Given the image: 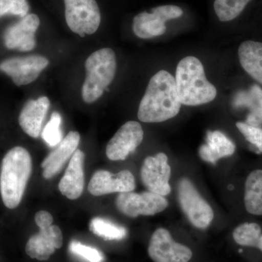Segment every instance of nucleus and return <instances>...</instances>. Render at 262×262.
Segmentation results:
<instances>
[{
  "label": "nucleus",
  "mask_w": 262,
  "mask_h": 262,
  "mask_svg": "<svg viewBox=\"0 0 262 262\" xmlns=\"http://www.w3.org/2000/svg\"><path fill=\"white\" fill-rule=\"evenodd\" d=\"M182 103L176 88L175 78L165 70L155 74L146 88L138 112L144 122H162L177 116Z\"/></svg>",
  "instance_id": "1"
},
{
  "label": "nucleus",
  "mask_w": 262,
  "mask_h": 262,
  "mask_svg": "<svg viewBox=\"0 0 262 262\" xmlns=\"http://www.w3.org/2000/svg\"><path fill=\"white\" fill-rule=\"evenodd\" d=\"M29 5L27 0H0V18L13 15L24 18L28 15Z\"/></svg>",
  "instance_id": "28"
},
{
  "label": "nucleus",
  "mask_w": 262,
  "mask_h": 262,
  "mask_svg": "<svg viewBox=\"0 0 262 262\" xmlns=\"http://www.w3.org/2000/svg\"><path fill=\"white\" fill-rule=\"evenodd\" d=\"M69 248L71 253L89 262H103L104 260L101 251L94 247L81 244L78 241H72Z\"/></svg>",
  "instance_id": "27"
},
{
  "label": "nucleus",
  "mask_w": 262,
  "mask_h": 262,
  "mask_svg": "<svg viewBox=\"0 0 262 262\" xmlns=\"http://www.w3.org/2000/svg\"><path fill=\"white\" fill-rule=\"evenodd\" d=\"M171 169L168 163V157L160 152L155 156L147 157L141 170V178L149 192L166 196L171 191L169 180Z\"/></svg>",
  "instance_id": "11"
},
{
  "label": "nucleus",
  "mask_w": 262,
  "mask_h": 262,
  "mask_svg": "<svg viewBox=\"0 0 262 262\" xmlns=\"http://www.w3.org/2000/svg\"><path fill=\"white\" fill-rule=\"evenodd\" d=\"M245 208L248 213L262 215V170H253L246 179L244 193Z\"/></svg>",
  "instance_id": "22"
},
{
  "label": "nucleus",
  "mask_w": 262,
  "mask_h": 262,
  "mask_svg": "<svg viewBox=\"0 0 262 262\" xmlns=\"http://www.w3.org/2000/svg\"><path fill=\"white\" fill-rule=\"evenodd\" d=\"M32 170V158L25 148L15 146L5 155L0 171V192L7 208L14 209L19 206Z\"/></svg>",
  "instance_id": "2"
},
{
  "label": "nucleus",
  "mask_w": 262,
  "mask_h": 262,
  "mask_svg": "<svg viewBox=\"0 0 262 262\" xmlns=\"http://www.w3.org/2000/svg\"><path fill=\"white\" fill-rule=\"evenodd\" d=\"M86 77L82 88V97L91 103L101 98L113 82L117 70L116 56L110 48H102L93 53L84 64Z\"/></svg>",
  "instance_id": "4"
},
{
  "label": "nucleus",
  "mask_w": 262,
  "mask_h": 262,
  "mask_svg": "<svg viewBox=\"0 0 262 262\" xmlns=\"http://www.w3.org/2000/svg\"><path fill=\"white\" fill-rule=\"evenodd\" d=\"M183 15L182 8L176 5H162L151 10V13L142 12L136 15L133 21V31L138 37L150 39L163 35L166 32L165 22L178 18Z\"/></svg>",
  "instance_id": "8"
},
{
  "label": "nucleus",
  "mask_w": 262,
  "mask_h": 262,
  "mask_svg": "<svg viewBox=\"0 0 262 262\" xmlns=\"http://www.w3.org/2000/svg\"><path fill=\"white\" fill-rule=\"evenodd\" d=\"M251 0H215V14L221 21H230L237 18Z\"/></svg>",
  "instance_id": "25"
},
{
  "label": "nucleus",
  "mask_w": 262,
  "mask_h": 262,
  "mask_svg": "<svg viewBox=\"0 0 262 262\" xmlns=\"http://www.w3.org/2000/svg\"><path fill=\"white\" fill-rule=\"evenodd\" d=\"M80 136L77 131H71L56 149L51 151L43 160L41 167L42 176L46 179H51L61 171L67 160L72 158L80 144Z\"/></svg>",
  "instance_id": "16"
},
{
  "label": "nucleus",
  "mask_w": 262,
  "mask_h": 262,
  "mask_svg": "<svg viewBox=\"0 0 262 262\" xmlns=\"http://www.w3.org/2000/svg\"><path fill=\"white\" fill-rule=\"evenodd\" d=\"M49 98L46 96L37 100H29L24 105L18 117L19 125L22 130L32 138L39 137L42 125L50 108Z\"/></svg>",
  "instance_id": "18"
},
{
  "label": "nucleus",
  "mask_w": 262,
  "mask_h": 262,
  "mask_svg": "<svg viewBox=\"0 0 262 262\" xmlns=\"http://www.w3.org/2000/svg\"><path fill=\"white\" fill-rule=\"evenodd\" d=\"M90 230L96 235L108 241L122 239L127 235L126 229L100 217L93 219L90 224Z\"/></svg>",
  "instance_id": "23"
},
{
  "label": "nucleus",
  "mask_w": 262,
  "mask_h": 262,
  "mask_svg": "<svg viewBox=\"0 0 262 262\" xmlns=\"http://www.w3.org/2000/svg\"><path fill=\"white\" fill-rule=\"evenodd\" d=\"M178 198L182 211L194 227L204 229L211 225L214 217L213 209L189 179L179 181Z\"/></svg>",
  "instance_id": "6"
},
{
  "label": "nucleus",
  "mask_w": 262,
  "mask_h": 262,
  "mask_svg": "<svg viewBox=\"0 0 262 262\" xmlns=\"http://www.w3.org/2000/svg\"><path fill=\"white\" fill-rule=\"evenodd\" d=\"M261 235V227L256 223L242 224L234 229V241L245 247L258 248Z\"/></svg>",
  "instance_id": "24"
},
{
  "label": "nucleus",
  "mask_w": 262,
  "mask_h": 262,
  "mask_svg": "<svg viewBox=\"0 0 262 262\" xmlns=\"http://www.w3.org/2000/svg\"><path fill=\"white\" fill-rule=\"evenodd\" d=\"M236 126L246 140L256 146L258 151L262 153V128L243 122H237Z\"/></svg>",
  "instance_id": "29"
},
{
  "label": "nucleus",
  "mask_w": 262,
  "mask_h": 262,
  "mask_svg": "<svg viewBox=\"0 0 262 262\" xmlns=\"http://www.w3.org/2000/svg\"><path fill=\"white\" fill-rule=\"evenodd\" d=\"M83 151L77 149L70 160L64 175L58 184V189L63 196L70 200H77L83 192L84 185Z\"/></svg>",
  "instance_id": "17"
},
{
  "label": "nucleus",
  "mask_w": 262,
  "mask_h": 262,
  "mask_svg": "<svg viewBox=\"0 0 262 262\" xmlns=\"http://www.w3.org/2000/svg\"><path fill=\"white\" fill-rule=\"evenodd\" d=\"M48 64L46 57L32 55L5 60L0 63V71L11 77L17 86L26 85L37 80Z\"/></svg>",
  "instance_id": "12"
},
{
  "label": "nucleus",
  "mask_w": 262,
  "mask_h": 262,
  "mask_svg": "<svg viewBox=\"0 0 262 262\" xmlns=\"http://www.w3.org/2000/svg\"><path fill=\"white\" fill-rule=\"evenodd\" d=\"M238 56L244 70L262 84V42L245 41L239 46Z\"/></svg>",
  "instance_id": "21"
},
{
  "label": "nucleus",
  "mask_w": 262,
  "mask_h": 262,
  "mask_svg": "<svg viewBox=\"0 0 262 262\" xmlns=\"http://www.w3.org/2000/svg\"><path fill=\"white\" fill-rule=\"evenodd\" d=\"M233 141L220 130L208 131L206 144L199 149L201 159L208 163H215L221 158L231 156L235 151Z\"/></svg>",
  "instance_id": "19"
},
{
  "label": "nucleus",
  "mask_w": 262,
  "mask_h": 262,
  "mask_svg": "<svg viewBox=\"0 0 262 262\" xmlns=\"http://www.w3.org/2000/svg\"><path fill=\"white\" fill-rule=\"evenodd\" d=\"M144 139V130L136 121L125 122L108 141L106 154L108 159L117 161L126 159Z\"/></svg>",
  "instance_id": "13"
},
{
  "label": "nucleus",
  "mask_w": 262,
  "mask_h": 262,
  "mask_svg": "<svg viewBox=\"0 0 262 262\" xmlns=\"http://www.w3.org/2000/svg\"><path fill=\"white\" fill-rule=\"evenodd\" d=\"M258 249H259L262 252V233L261 235V239H260L259 245H258Z\"/></svg>",
  "instance_id": "30"
},
{
  "label": "nucleus",
  "mask_w": 262,
  "mask_h": 262,
  "mask_svg": "<svg viewBox=\"0 0 262 262\" xmlns=\"http://www.w3.org/2000/svg\"><path fill=\"white\" fill-rule=\"evenodd\" d=\"M69 28L81 37L94 34L101 23V13L96 0H63Z\"/></svg>",
  "instance_id": "7"
},
{
  "label": "nucleus",
  "mask_w": 262,
  "mask_h": 262,
  "mask_svg": "<svg viewBox=\"0 0 262 262\" xmlns=\"http://www.w3.org/2000/svg\"><path fill=\"white\" fill-rule=\"evenodd\" d=\"M115 204L119 211L130 218L139 215H153L166 209L168 202L164 196L144 192H122L117 195Z\"/></svg>",
  "instance_id": "9"
},
{
  "label": "nucleus",
  "mask_w": 262,
  "mask_h": 262,
  "mask_svg": "<svg viewBox=\"0 0 262 262\" xmlns=\"http://www.w3.org/2000/svg\"><path fill=\"white\" fill-rule=\"evenodd\" d=\"M39 232L29 238L26 246V253L32 258L39 261L49 259L56 249L63 245V234L61 229L53 225V219L48 211H38L34 216Z\"/></svg>",
  "instance_id": "5"
},
{
  "label": "nucleus",
  "mask_w": 262,
  "mask_h": 262,
  "mask_svg": "<svg viewBox=\"0 0 262 262\" xmlns=\"http://www.w3.org/2000/svg\"><path fill=\"white\" fill-rule=\"evenodd\" d=\"M232 105L235 108L246 107L249 110L246 123L255 127L262 125V89L253 84L246 91L234 95Z\"/></svg>",
  "instance_id": "20"
},
{
  "label": "nucleus",
  "mask_w": 262,
  "mask_h": 262,
  "mask_svg": "<svg viewBox=\"0 0 262 262\" xmlns=\"http://www.w3.org/2000/svg\"><path fill=\"white\" fill-rule=\"evenodd\" d=\"M40 20L36 14H28L18 23L10 26L5 30L4 42L6 48L20 51H32L36 46L35 33Z\"/></svg>",
  "instance_id": "15"
},
{
  "label": "nucleus",
  "mask_w": 262,
  "mask_h": 262,
  "mask_svg": "<svg viewBox=\"0 0 262 262\" xmlns=\"http://www.w3.org/2000/svg\"><path fill=\"white\" fill-rule=\"evenodd\" d=\"M135 188V178L129 170H123L114 174L100 170L93 175L88 189L92 195L101 196L115 192H133Z\"/></svg>",
  "instance_id": "14"
},
{
  "label": "nucleus",
  "mask_w": 262,
  "mask_h": 262,
  "mask_svg": "<svg viewBox=\"0 0 262 262\" xmlns=\"http://www.w3.org/2000/svg\"><path fill=\"white\" fill-rule=\"evenodd\" d=\"M148 253L154 262H189L192 257L190 248L174 241L164 228L157 229L151 235Z\"/></svg>",
  "instance_id": "10"
},
{
  "label": "nucleus",
  "mask_w": 262,
  "mask_h": 262,
  "mask_svg": "<svg viewBox=\"0 0 262 262\" xmlns=\"http://www.w3.org/2000/svg\"><path fill=\"white\" fill-rule=\"evenodd\" d=\"M62 118L57 112L52 114L51 119L43 129L41 136L50 147H55L63 140L61 128Z\"/></svg>",
  "instance_id": "26"
},
{
  "label": "nucleus",
  "mask_w": 262,
  "mask_h": 262,
  "mask_svg": "<svg viewBox=\"0 0 262 262\" xmlns=\"http://www.w3.org/2000/svg\"><path fill=\"white\" fill-rule=\"evenodd\" d=\"M175 81L177 95L183 105L199 106L216 97V89L207 80L203 66L196 57L187 56L181 60Z\"/></svg>",
  "instance_id": "3"
}]
</instances>
